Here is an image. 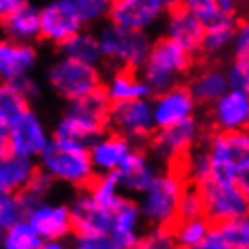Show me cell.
<instances>
[{"label":"cell","mask_w":249,"mask_h":249,"mask_svg":"<svg viewBox=\"0 0 249 249\" xmlns=\"http://www.w3.org/2000/svg\"><path fill=\"white\" fill-rule=\"evenodd\" d=\"M109 111L111 100L106 93V86L88 97L68 102V107L51 131L53 139L76 142L89 147L98 137L109 131Z\"/></svg>","instance_id":"cell-1"},{"label":"cell","mask_w":249,"mask_h":249,"mask_svg":"<svg viewBox=\"0 0 249 249\" xmlns=\"http://www.w3.org/2000/svg\"><path fill=\"white\" fill-rule=\"evenodd\" d=\"M196 64L198 58L191 51L164 33L151 42L147 58L140 68V75L151 88L153 95H157L177 84L186 82Z\"/></svg>","instance_id":"cell-2"},{"label":"cell","mask_w":249,"mask_h":249,"mask_svg":"<svg viewBox=\"0 0 249 249\" xmlns=\"http://www.w3.org/2000/svg\"><path fill=\"white\" fill-rule=\"evenodd\" d=\"M38 167L56 180L73 189H88L97 177L89 147L76 142L53 139L48 149L38 157Z\"/></svg>","instance_id":"cell-3"},{"label":"cell","mask_w":249,"mask_h":249,"mask_svg":"<svg viewBox=\"0 0 249 249\" xmlns=\"http://www.w3.org/2000/svg\"><path fill=\"white\" fill-rule=\"evenodd\" d=\"M187 180L171 167H162L144 193L137 196L147 228H173L178 222V208Z\"/></svg>","instance_id":"cell-4"},{"label":"cell","mask_w":249,"mask_h":249,"mask_svg":"<svg viewBox=\"0 0 249 249\" xmlns=\"http://www.w3.org/2000/svg\"><path fill=\"white\" fill-rule=\"evenodd\" d=\"M206 133L208 127L204 120L193 117L169 127L157 129L151 139L147 140L145 147L160 166L171 167L184 177V164L189 159V155L202 144Z\"/></svg>","instance_id":"cell-5"},{"label":"cell","mask_w":249,"mask_h":249,"mask_svg":"<svg viewBox=\"0 0 249 249\" xmlns=\"http://www.w3.org/2000/svg\"><path fill=\"white\" fill-rule=\"evenodd\" d=\"M46 80L51 91L66 102L88 97L106 86L98 66L71 56H60L51 64L46 70Z\"/></svg>","instance_id":"cell-6"},{"label":"cell","mask_w":249,"mask_h":249,"mask_svg":"<svg viewBox=\"0 0 249 249\" xmlns=\"http://www.w3.org/2000/svg\"><path fill=\"white\" fill-rule=\"evenodd\" d=\"M98 42L102 49L104 66L109 68V71L117 68H131L140 71L153 40L144 31L125 29L109 22L100 29Z\"/></svg>","instance_id":"cell-7"},{"label":"cell","mask_w":249,"mask_h":249,"mask_svg":"<svg viewBox=\"0 0 249 249\" xmlns=\"http://www.w3.org/2000/svg\"><path fill=\"white\" fill-rule=\"evenodd\" d=\"M213 164L209 178L235 180L238 169L249 162V129L242 131H209L204 137Z\"/></svg>","instance_id":"cell-8"},{"label":"cell","mask_w":249,"mask_h":249,"mask_svg":"<svg viewBox=\"0 0 249 249\" xmlns=\"http://www.w3.org/2000/svg\"><path fill=\"white\" fill-rule=\"evenodd\" d=\"M204 196L206 218L213 226L249 214V204L236 180L208 178L196 184Z\"/></svg>","instance_id":"cell-9"},{"label":"cell","mask_w":249,"mask_h":249,"mask_svg":"<svg viewBox=\"0 0 249 249\" xmlns=\"http://www.w3.org/2000/svg\"><path fill=\"white\" fill-rule=\"evenodd\" d=\"M109 129L131 140L135 145H145L157 131L151 98L111 104Z\"/></svg>","instance_id":"cell-10"},{"label":"cell","mask_w":249,"mask_h":249,"mask_svg":"<svg viewBox=\"0 0 249 249\" xmlns=\"http://www.w3.org/2000/svg\"><path fill=\"white\" fill-rule=\"evenodd\" d=\"M82 15L73 0H53L40 9V36L38 44L60 46L62 42L80 33Z\"/></svg>","instance_id":"cell-11"},{"label":"cell","mask_w":249,"mask_h":249,"mask_svg":"<svg viewBox=\"0 0 249 249\" xmlns=\"http://www.w3.org/2000/svg\"><path fill=\"white\" fill-rule=\"evenodd\" d=\"M204 124L209 131H242L249 122V93L229 88L218 100L206 107Z\"/></svg>","instance_id":"cell-12"},{"label":"cell","mask_w":249,"mask_h":249,"mask_svg":"<svg viewBox=\"0 0 249 249\" xmlns=\"http://www.w3.org/2000/svg\"><path fill=\"white\" fill-rule=\"evenodd\" d=\"M151 104L157 129L169 127L178 122H184L187 118L196 117V111L200 107L187 82H180L169 89L153 95Z\"/></svg>","instance_id":"cell-13"},{"label":"cell","mask_w":249,"mask_h":249,"mask_svg":"<svg viewBox=\"0 0 249 249\" xmlns=\"http://www.w3.org/2000/svg\"><path fill=\"white\" fill-rule=\"evenodd\" d=\"M53 140L42 118L33 109L26 111L17 122L9 125V151L20 157L38 160Z\"/></svg>","instance_id":"cell-14"},{"label":"cell","mask_w":249,"mask_h":249,"mask_svg":"<svg viewBox=\"0 0 249 249\" xmlns=\"http://www.w3.org/2000/svg\"><path fill=\"white\" fill-rule=\"evenodd\" d=\"M166 11L162 0H113L107 18L120 28L147 33L162 20Z\"/></svg>","instance_id":"cell-15"},{"label":"cell","mask_w":249,"mask_h":249,"mask_svg":"<svg viewBox=\"0 0 249 249\" xmlns=\"http://www.w3.org/2000/svg\"><path fill=\"white\" fill-rule=\"evenodd\" d=\"M73 235L80 238L106 236L111 229V209L100 206L88 189H80L70 204Z\"/></svg>","instance_id":"cell-16"},{"label":"cell","mask_w":249,"mask_h":249,"mask_svg":"<svg viewBox=\"0 0 249 249\" xmlns=\"http://www.w3.org/2000/svg\"><path fill=\"white\" fill-rule=\"evenodd\" d=\"M35 228L42 240H70L73 235L70 204L64 202H38L28 209L24 216Z\"/></svg>","instance_id":"cell-17"},{"label":"cell","mask_w":249,"mask_h":249,"mask_svg":"<svg viewBox=\"0 0 249 249\" xmlns=\"http://www.w3.org/2000/svg\"><path fill=\"white\" fill-rule=\"evenodd\" d=\"M160 169L162 166L147 151L145 145H135L133 151L127 155V159L122 162V166L115 173H117L118 184L122 187L124 195L137 198L140 193H144L147 189V186L159 175Z\"/></svg>","instance_id":"cell-18"},{"label":"cell","mask_w":249,"mask_h":249,"mask_svg":"<svg viewBox=\"0 0 249 249\" xmlns=\"http://www.w3.org/2000/svg\"><path fill=\"white\" fill-rule=\"evenodd\" d=\"M200 107H209L229 89L228 71L222 60H198L196 68L186 80Z\"/></svg>","instance_id":"cell-19"},{"label":"cell","mask_w":249,"mask_h":249,"mask_svg":"<svg viewBox=\"0 0 249 249\" xmlns=\"http://www.w3.org/2000/svg\"><path fill=\"white\" fill-rule=\"evenodd\" d=\"M166 35L182 44L196 58H200L202 42L206 35V24L186 6L175 4L166 11Z\"/></svg>","instance_id":"cell-20"},{"label":"cell","mask_w":249,"mask_h":249,"mask_svg":"<svg viewBox=\"0 0 249 249\" xmlns=\"http://www.w3.org/2000/svg\"><path fill=\"white\" fill-rule=\"evenodd\" d=\"M145 222L135 196L124 195L111 213L109 236L122 249H133L144 233Z\"/></svg>","instance_id":"cell-21"},{"label":"cell","mask_w":249,"mask_h":249,"mask_svg":"<svg viewBox=\"0 0 249 249\" xmlns=\"http://www.w3.org/2000/svg\"><path fill=\"white\" fill-rule=\"evenodd\" d=\"M36 64V49L29 42L2 38L0 40V78L15 82L29 75Z\"/></svg>","instance_id":"cell-22"},{"label":"cell","mask_w":249,"mask_h":249,"mask_svg":"<svg viewBox=\"0 0 249 249\" xmlns=\"http://www.w3.org/2000/svg\"><path fill=\"white\" fill-rule=\"evenodd\" d=\"M133 147L135 144L131 140L111 129L106 131L89 145V155L97 173H115L133 151Z\"/></svg>","instance_id":"cell-23"},{"label":"cell","mask_w":249,"mask_h":249,"mask_svg":"<svg viewBox=\"0 0 249 249\" xmlns=\"http://www.w3.org/2000/svg\"><path fill=\"white\" fill-rule=\"evenodd\" d=\"M106 93L109 97L111 104L153 97L151 88L142 78L140 71L131 70V68L111 70L109 78L106 80Z\"/></svg>","instance_id":"cell-24"},{"label":"cell","mask_w":249,"mask_h":249,"mask_svg":"<svg viewBox=\"0 0 249 249\" xmlns=\"http://www.w3.org/2000/svg\"><path fill=\"white\" fill-rule=\"evenodd\" d=\"M38 169V160L7 153L0 157V191L20 193Z\"/></svg>","instance_id":"cell-25"},{"label":"cell","mask_w":249,"mask_h":249,"mask_svg":"<svg viewBox=\"0 0 249 249\" xmlns=\"http://www.w3.org/2000/svg\"><path fill=\"white\" fill-rule=\"evenodd\" d=\"M0 29L6 33V36L22 42H38L40 36V11L31 4L22 6L11 13L6 20L0 22Z\"/></svg>","instance_id":"cell-26"},{"label":"cell","mask_w":249,"mask_h":249,"mask_svg":"<svg viewBox=\"0 0 249 249\" xmlns=\"http://www.w3.org/2000/svg\"><path fill=\"white\" fill-rule=\"evenodd\" d=\"M235 29L236 18H224L216 24L206 26V35L198 60H220L224 53L233 49Z\"/></svg>","instance_id":"cell-27"},{"label":"cell","mask_w":249,"mask_h":249,"mask_svg":"<svg viewBox=\"0 0 249 249\" xmlns=\"http://www.w3.org/2000/svg\"><path fill=\"white\" fill-rule=\"evenodd\" d=\"M31 109V100L15 82H0V124L9 125Z\"/></svg>","instance_id":"cell-28"},{"label":"cell","mask_w":249,"mask_h":249,"mask_svg":"<svg viewBox=\"0 0 249 249\" xmlns=\"http://www.w3.org/2000/svg\"><path fill=\"white\" fill-rule=\"evenodd\" d=\"M56 51L62 56H71V58H78L88 64H95L100 66L104 64L102 58V49H100V42L98 36L91 35V33H76L60 46H56Z\"/></svg>","instance_id":"cell-29"},{"label":"cell","mask_w":249,"mask_h":249,"mask_svg":"<svg viewBox=\"0 0 249 249\" xmlns=\"http://www.w3.org/2000/svg\"><path fill=\"white\" fill-rule=\"evenodd\" d=\"M55 186H56V180L51 178L46 171H42L40 167H38L36 173L33 175V178L28 182V186L24 187L20 193H17L22 208H24V216L28 213V209L36 206L38 202L49 200L53 191H55Z\"/></svg>","instance_id":"cell-30"},{"label":"cell","mask_w":249,"mask_h":249,"mask_svg":"<svg viewBox=\"0 0 249 249\" xmlns=\"http://www.w3.org/2000/svg\"><path fill=\"white\" fill-rule=\"evenodd\" d=\"M171 229H173L175 240L178 244V248L189 249L206 240V236H208L209 233H211V229H213V224H211L206 216H200V218L178 220Z\"/></svg>","instance_id":"cell-31"},{"label":"cell","mask_w":249,"mask_h":249,"mask_svg":"<svg viewBox=\"0 0 249 249\" xmlns=\"http://www.w3.org/2000/svg\"><path fill=\"white\" fill-rule=\"evenodd\" d=\"M88 191L100 206H104L111 211L117 208V204L124 196V191L118 184L117 173H98L89 184Z\"/></svg>","instance_id":"cell-32"},{"label":"cell","mask_w":249,"mask_h":249,"mask_svg":"<svg viewBox=\"0 0 249 249\" xmlns=\"http://www.w3.org/2000/svg\"><path fill=\"white\" fill-rule=\"evenodd\" d=\"M42 238L26 218H20L13 226L4 229L2 249H38Z\"/></svg>","instance_id":"cell-33"},{"label":"cell","mask_w":249,"mask_h":249,"mask_svg":"<svg viewBox=\"0 0 249 249\" xmlns=\"http://www.w3.org/2000/svg\"><path fill=\"white\" fill-rule=\"evenodd\" d=\"M231 249H249V214L214 226Z\"/></svg>","instance_id":"cell-34"},{"label":"cell","mask_w":249,"mask_h":249,"mask_svg":"<svg viewBox=\"0 0 249 249\" xmlns=\"http://www.w3.org/2000/svg\"><path fill=\"white\" fill-rule=\"evenodd\" d=\"M206 216V208H204V196H202L200 187L187 182L186 189L180 198L178 208V220H187V218H200Z\"/></svg>","instance_id":"cell-35"},{"label":"cell","mask_w":249,"mask_h":249,"mask_svg":"<svg viewBox=\"0 0 249 249\" xmlns=\"http://www.w3.org/2000/svg\"><path fill=\"white\" fill-rule=\"evenodd\" d=\"M133 249H180L171 228H147Z\"/></svg>","instance_id":"cell-36"},{"label":"cell","mask_w":249,"mask_h":249,"mask_svg":"<svg viewBox=\"0 0 249 249\" xmlns=\"http://www.w3.org/2000/svg\"><path fill=\"white\" fill-rule=\"evenodd\" d=\"M20 218H24V208L18 196L15 193L0 191V231L13 226Z\"/></svg>","instance_id":"cell-37"},{"label":"cell","mask_w":249,"mask_h":249,"mask_svg":"<svg viewBox=\"0 0 249 249\" xmlns=\"http://www.w3.org/2000/svg\"><path fill=\"white\" fill-rule=\"evenodd\" d=\"M182 4H186L191 11H193L198 18H200L206 26H211V24H216V22L224 20V18H231L228 15H224L216 7L214 0H180Z\"/></svg>","instance_id":"cell-38"},{"label":"cell","mask_w":249,"mask_h":249,"mask_svg":"<svg viewBox=\"0 0 249 249\" xmlns=\"http://www.w3.org/2000/svg\"><path fill=\"white\" fill-rule=\"evenodd\" d=\"M82 15L84 24H95L109 15L111 0H73Z\"/></svg>","instance_id":"cell-39"},{"label":"cell","mask_w":249,"mask_h":249,"mask_svg":"<svg viewBox=\"0 0 249 249\" xmlns=\"http://www.w3.org/2000/svg\"><path fill=\"white\" fill-rule=\"evenodd\" d=\"M249 51V11L248 15H240L236 18V29H235V42L231 49V56L244 55Z\"/></svg>","instance_id":"cell-40"},{"label":"cell","mask_w":249,"mask_h":249,"mask_svg":"<svg viewBox=\"0 0 249 249\" xmlns=\"http://www.w3.org/2000/svg\"><path fill=\"white\" fill-rule=\"evenodd\" d=\"M71 249H122V248L109 235H106V236H88V238L73 236Z\"/></svg>","instance_id":"cell-41"},{"label":"cell","mask_w":249,"mask_h":249,"mask_svg":"<svg viewBox=\"0 0 249 249\" xmlns=\"http://www.w3.org/2000/svg\"><path fill=\"white\" fill-rule=\"evenodd\" d=\"M189 249H231V246H229V244L222 238V235L216 231V228L213 226L211 233L206 236V240H204V242H200L198 246L189 248Z\"/></svg>","instance_id":"cell-42"},{"label":"cell","mask_w":249,"mask_h":249,"mask_svg":"<svg viewBox=\"0 0 249 249\" xmlns=\"http://www.w3.org/2000/svg\"><path fill=\"white\" fill-rule=\"evenodd\" d=\"M216 7L220 9L224 15H228L231 18H238L240 17V6L242 0H214Z\"/></svg>","instance_id":"cell-43"},{"label":"cell","mask_w":249,"mask_h":249,"mask_svg":"<svg viewBox=\"0 0 249 249\" xmlns=\"http://www.w3.org/2000/svg\"><path fill=\"white\" fill-rule=\"evenodd\" d=\"M26 4H29L28 0H0V22L6 20L9 15L15 13L17 9H20Z\"/></svg>","instance_id":"cell-44"},{"label":"cell","mask_w":249,"mask_h":249,"mask_svg":"<svg viewBox=\"0 0 249 249\" xmlns=\"http://www.w3.org/2000/svg\"><path fill=\"white\" fill-rule=\"evenodd\" d=\"M235 180H236V184H238L240 191L244 193V196H246V200H248V204H249V162L246 164V166H242L240 169H238Z\"/></svg>","instance_id":"cell-45"},{"label":"cell","mask_w":249,"mask_h":249,"mask_svg":"<svg viewBox=\"0 0 249 249\" xmlns=\"http://www.w3.org/2000/svg\"><path fill=\"white\" fill-rule=\"evenodd\" d=\"M9 153V127L0 124V157Z\"/></svg>","instance_id":"cell-46"},{"label":"cell","mask_w":249,"mask_h":249,"mask_svg":"<svg viewBox=\"0 0 249 249\" xmlns=\"http://www.w3.org/2000/svg\"><path fill=\"white\" fill-rule=\"evenodd\" d=\"M231 58H235L236 62L242 66L244 73H246V89H248V93H249V51L248 53H244V55L231 56Z\"/></svg>","instance_id":"cell-47"},{"label":"cell","mask_w":249,"mask_h":249,"mask_svg":"<svg viewBox=\"0 0 249 249\" xmlns=\"http://www.w3.org/2000/svg\"><path fill=\"white\" fill-rule=\"evenodd\" d=\"M38 249H71L68 240H42Z\"/></svg>","instance_id":"cell-48"},{"label":"cell","mask_w":249,"mask_h":249,"mask_svg":"<svg viewBox=\"0 0 249 249\" xmlns=\"http://www.w3.org/2000/svg\"><path fill=\"white\" fill-rule=\"evenodd\" d=\"M180 0H162V4L166 7H171V6H175V4H178Z\"/></svg>","instance_id":"cell-49"},{"label":"cell","mask_w":249,"mask_h":249,"mask_svg":"<svg viewBox=\"0 0 249 249\" xmlns=\"http://www.w3.org/2000/svg\"><path fill=\"white\" fill-rule=\"evenodd\" d=\"M248 129H249V122H248Z\"/></svg>","instance_id":"cell-50"},{"label":"cell","mask_w":249,"mask_h":249,"mask_svg":"<svg viewBox=\"0 0 249 249\" xmlns=\"http://www.w3.org/2000/svg\"><path fill=\"white\" fill-rule=\"evenodd\" d=\"M111 2H113V0H111Z\"/></svg>","instance_id":"cell-51"}]
</instances>
